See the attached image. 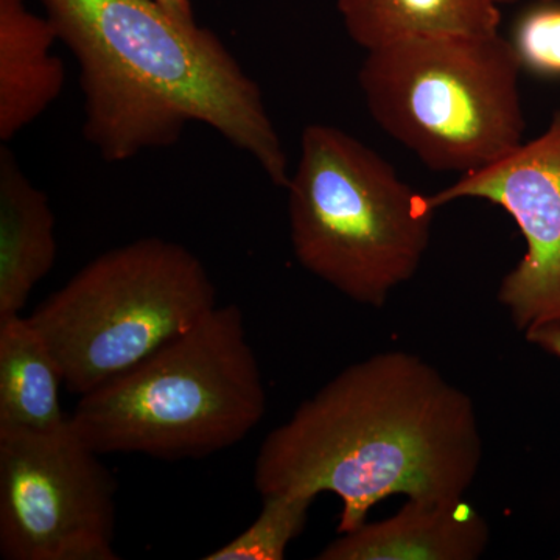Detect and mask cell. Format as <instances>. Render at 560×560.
<instances>
[{"label":"cell","instance_id":"1","mask_svg":"<svg viewBox=\"0 0 560 560\" xmlns=\"http://www.w3.org/2000/svg\"><path fill=\"white\" fill-rule=\"evenodd\" d=\"M481 460L469 394L415 353L389 350L350 364L276 427L257 453L254 486L261 499L334 493L341 534L388 497L463 499Z\"/></svg>","mask_w":560,"mask_h":560},{"label":"cell","instance_id":"2","mask_svg":"<svg viewBox=\"0 0 560 560\" xmlns=\"http://www.w3.org/2000/svg\"><path fill=\"white\" fill-rule=\"evenodd\" d=\"M79 61L84 138L108 162L178 142L202 124L249 154L275 186L289 158L259 84L219 36L154 0H40Z\"/></svg>","mask_w":560,"mask_h":560},{"label":"cell","instance_id":"3","mask_svg":"<svg viewBox=\"0 0 560 560\" xmlns=\"http://www.w3.org/2000/svg\"><path fill=\"white\" fill-rule=\"evenodd\" d=\"M265 411L267 390L245 316L226 304L81 396L70 425L98 455L191 459L238 444Z\"/></svg>","mask_w":560,"mask_h":560},{"label":"cell","instance_id":"4","mask_svg":"<svg viewBox=\"0 0 560 560\" xmlns=\"http://www.w3.org/2000/svg\"><path fill=\"white\" fill-rule=\"evenodd\" d=\"M285 189L294 257L349 300L385 307L419 271L436 210L349 132L305 127Z\"/></svg>","mask_w":560,"mask_h":560},{"label":"cell","instance_id":"5","mask_svg":"<svg viewBox=\"0 0 560 560\" xmlns=\"http://www.w3.org/2000/svg\"><path fill=\"white\" fill-rule=\"evenodd\" d=\"M521 70L500 33L429 36L368 51L359 84L386 135L430 171L464 176L525 142Z\"/></svg>","mask_w":560,"mask_h":560},{"label":"cell","instance_id":"6","mask_svg":"<svg viewBox=\"0 0 560 560\" xmlns=\"http://www.w3.org/2000/svg\"><path fill=\"white\" fill-rule=\"evenodd\" d=\"M202 261L179 243L139 238L106 250L28 316L84 396L149 359L217 307Z\"/></svg>","mask_w":560,"mask_h":560},{"label":"cell","instance_id":"7","mask_svg":"<svg viewBox=\"0 0 560 560\" xmlns=\"http://www.w3.org/2000/svg\"><path fill=\"white\" fill-rule=\"evenodd\" d=\"M69 423L0 430V556L117 560V482Z\"/></svg>","mask_w":560,"mask_h":560},{"label":"cell","instance_id":"8","mask_svg":"<svg viewBox=\"0 0 560 560\" xmlns=\"http://www.w3.org/2000/svg\"><path fill=\"white\" fill-rule=\"evenodd\" d=\"M427 200L434 210L482 200L511 215L526 253L501 280L499 301L522 331L560 320V110L536 139Z\"/></svg>","mask_w":560,"mask_h":560},{"label":"cell","instance_id":"9","mask_svg":"<svg viewBox=\"0 0 560 560\" xmlns=\"http://www.w3.org/2000/svg\"><path fill=\"white\" fill-rule=\"evenodd\" d=\"M488 522L464 499H408L393 517L341 533L319 560H475L489 545Z\"/></svg>","mask_w":560,"mask_h":560},{"label":"cell","instance_id":"10","mask_svg":"<svg viewBox=\"0 0 560 560\" xmlns=\"http://www.w3.org/2000/svg\"><path fill=\"white\" fill-rule=\"evenodd\" d=\"M55 213L13 151L0 149V318L21 315L57 260Z\"/></svg>","mask_w":560,"mask_h":560},{"label":"cell","instance_id":"11","mask_svg":"<svg viewBox=\"0 0 560 560\" xmlns=\"http://www.w3.org/2000/svg\"><path fill=\"white\" fill-rule=\"evenodd\" d=\"M58 33L25 0H0V140L39 119L65 86V65L51 55Z\"/></svg>","mask_w":560,"mask_h":560},{"label":"cell","instance_id":"12","mask_svg":"<svg viewBox=\"0 0 560 560\" xmlns=\"http://www.w3.org/2000/svg\"><path fill=\"white\" fill-rule=\"evenodd\" d=\"M350 39L366 51L429 36L500 33L497 0H337Z\"/></svg>","mask_w":560,"mask_h":560},{"label":"cell","instance_id":"13","mask_svg":"<svg viewBox=\"0 0 560 560\" xmlns=\"http://www.w3.org/2000/svg\"><path fill=\"white\" fill-rule=\"evenodd\" d=\"M65 377L28 316L0 318V430L54 431L68 425Z\"/></svg>","mask_w":560,"mask_h":560},{"label":"cell","instance_id":"14","mask_svg":"<svg viewBox=\"0 0 560 560\" xmlns=\"http://www.w3.org/2000/svg\"><path fill=\"white\" fill-rule=\"evenodd\" d=\"M312 497H264L259 517L237 537L217 548L206 560H282L291 541L300 537L308 521Z\"/></svg>","mask_w":560,"mask_h":560},{"label":"cell","instance_id":"15","mask_svg":"<svg viewBox=\"0 0 560 560\" xmlns=\"http://www.w3.org/2000/svg\"><path fill=\"white\" fill-rule=\"evenodd\" d=\"M522 69L560 79V3L539 0L522 14L510 39Z\"/></svg>","mask_w":560,"mask_h":560},{"label":"cell","instance_id":"16","mask_svg":"<svg viewBox=\"0 0 560 560\" xmlns=\"http://www.w3.org/2000/svg\"><path fill=\"white\" fill-rule=\"evenodd\" d=\"M525 335L530 345L539 346L545 352L560 359V320L540 324L526 330Z\"/></svg>","mask_w":560,"mask_h":560},{"label":"cell","instance_id":"17","mask_svg":"<svg viewBox=\"0 0 560 560\" xmlns=\"http://www.w3.org/2000/svg\"><path fill=\"white\" fill-rule=\"evenodd\" d=\"M154 2L176 21L184 22V24H197L190 0H154Z\"/></svg>","mask_w":560,"mask_h":560},{"label":"cell","instance_id":"18","mask_svg":"<svg viewBox=\"0 0 560 560\" xmlns=\"http://www.w3.org/2000/svg\"><path fill=\"white\" fill-rule=\"evenodd\" d=\"M497 2H499L500 5H511V3H517L518 0H497Z\"/></svg>","mask_w":560,"mask_h":560}]
</instances>
